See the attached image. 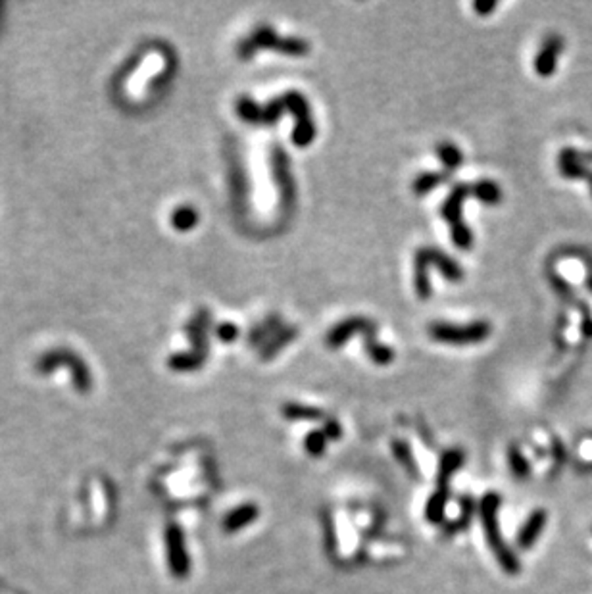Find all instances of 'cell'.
<instances>
[{
    "instance_id": "6da1fadb",
    "label": "cell",
    "mask_w": 592,
    "mask_h": 594,
    "mask_svg": "<svg viewBox=\"0 0 592 594\" xmlns=\"http://www.w3.org/2000/svg\"><path fill=\"white\" fill-rule=\"evenodd\" d=\"M285 112H291L296 120L293 133L294 144L302 146V148L312 144L313 137H315V125H313L312 116H310L308 100L296 91H291V93L275 98L267 106H258L246 96H240L237 103V114L240 116V120H245L248 123H272Z\"/></svg>"
},
{
    "instance_id": "7a4b0ae2",
    "label": "cell",
    "mask_w": 592,
    "mask_h": 594,
    "mask_svg": "<svg viewBox=\"0 0 592 594\" xmlns=\"http://www.w3.org/2000/svg\"><path fill=\"white\" fill-rule=\"evenodd\" d=\"M500 502H502V499L497 492H487L481 499V504H479L481 525H483L484 537H487V544L494 554L500 567L508 575H518L521 571V564H519L513 550L504 542L502 529H500V518H498Z\"/></svg>"
},
{
    "instance_id": "3957f363",
    "label": "cell",
    "mask_w": 592,
    "mask_h": 594,
    "mask_svg": "<svg viewBox=\"0 0 592 594\" xmlns=\"http://www.w3.org/2000/svg\"><path fill=\"white\" fill-rule=\"evenodd\" d=\"M354 333H361L364 335V342H366V352L379 366H387L395 360V350L388 349L385 344L377 342V329H375L373 321L366 320V318H350L341 323H337L325 337V344L329 349H339L344 342L354 335Z\"/></svg>"
},
{
    "instance_id": "277c9868",
    "label": "cell",
    "mask_w": 592,
    "mask_h": 594,
    "mask_svg": "<svg viewBox=\"0 0 592 594\" xmlns=\"http://www.w3.org/2000/svg\"><path fill=\"white\" fill-rule=\"evenodd\" d=\"M258 50H275L286 56H306L310 54V45L304 39H296V37H277L272 28H258L245 41H240L237 54L243 60H248Z\"/></svg>"
},
{
    "instance_id": "5b68a950",
    "label": "cell",
    "mask_w": 592,
    "mask_h": 594,
    "mask_svg": "<svg viewBox=\"0 0 592 594\" xmlns=\"http://www.w3.org/2000/svg\"><path fill=\"white\" fill-rule=\"evenodd\" d=\"M208 329H210V312L200 310L189 323V337L192 341V352H179L168 360L173 371H197L208 358Z\"/></svg>"
},
{
    "instance_id": "8992f818",
    "label": "cell",
    "mask_w": 592,
    "mask_h": 594,
    "mask_svg": "<svg viewBox=\"0 0 592 594\" xmlns=\"http://www.w3.org/2000/svg\"><path fill=\"white\" fill-rule=\"evenodd\" d=\"M468 197H475V183H456L441 208L443 218L448 221L452 229V239L462 250H470L473 245V235L462 219V208Z\"/></svg>"
},
{
    "instance_id": "52a82bcc",
    "label": "cell",
    "mask_w": 592,
    "mask_h": 594,
    "mask_svg": "<svg viewBox=\"0 0 592 594\" xmlns=\"http://www.w3.org/2000/svg\"><path fill=\"white\" fill-rule=\"evenodd\" d=\"M58 366H66V368L71 371V381H74L75 390L79 392H89L91 385H93V377H91V371L87 368V363L83 362V358L71 352V350H50V352H45V354L37 360L35 368L39 373H50L54 371Z\"/></svg>"
},
{
    "instance_id": "ba28073f",
    "label": "cell",
    "mask_w": 592,
    "mask_h": 594,
    "mask_svg": "<svg viewBox=\"0 0 592 594\" xmlns=\"http://www.w3.org/2000/svg\"><path fill=\"white\" fill-rule=\"evenodd\" d=\"M429 337L436 342H446V344H477L483 342L484 339H489L490 327L489 321H473L470 325H452V323H431L429 325Z\"/></svg>"
},
{
    "instance_id": "9c48e42d",
    "label": "cell",
    "mask_w": 592,
    "mask_h": 594,
    "mask_svg": "<svg viewBox=\"0 0 592 594\" xmlns=\"http://www.w3.org/2000/svg\"><path fill=\"white\" fill-rule=\"evenodd\" d=\"M166 548H168V564L173 577L185 579L191 573V558L185 547V535L181 527L170 523L166 529Z\"/></svg>"
},
{
    "instance_id": "30bf717a",
    "label": "cell",
    "mask_w": 592,
    "mask_h": 594,
    "mask_svg": "<svg viewBox=\"0 0 592 594\" xmlns=\"http://www.w3.org/2000/svg\"><path fill=\"white\" fill-rule=\"evenodd\" d=\"M423 266H435L441 274L446 277L452 283H460L463 279V269L458 266L456 260H452L450 256L439 250V248H433V246H423L415 252V264L414 267H423Z\"/></svg>"
},
{
    "instance_id": "8fae6325",
    "label": "cell",
    "mask_w": 592,
    "mask_h": 594,
    "mask_svg": "<svg viewBox=\"0 0 592 594\" xmlns=\"http://www.w3.org/2000/svg\"><path fill=\"white\" fill-rule=\"evenodd\" d=\"M546 521H548V513L542 508H537L529 513V518L525 519V523L521 525L518 533V547L523 548V550H529V548L535 544L540 537V533L545 531Z\"/></svg>"
},
{
    "instance_id": "7c38bea8",
    "label": "cell",
    "mask_w": 592,
    "mask_h": 594,
    "mask_svg": "<svg viewBox=\"0 0 592 594\" xmlns=\"http://www.w3.org/2000/svg\"><path fill=\"white\" fill-rule=\"evenodd\" d=\"M260 516L258 504L254 502H246L237 508H233L231 512L224 518V531L225 533H237L240 529L252 525Z\"/></svg>"
},
{
    "instance_id": "4fadbf2b",
    "label": "cell",
    "mask_w": 592,
    "mask_h": 594,
    "mask_svg": "<svg viewBox=\"0 0 592 594\" xmlns=\"http://www.w3.org/2000/svg\"><path fill=\"white\" fill-rule=\"evenodd\" d=\"M562 45H564V41H562V37H558V35H550V37L546 39L542 48H540V52H538L537 60H535V69H537L538 76L548 77L554 74V69H556V58H558V54L562 52Z\"/></svg>"
},
{
    "instance_id": "5bb4252c",
    "label": "cell",
    "mask_w": 592,
    "mask_h": 594,
    "mask_svg": "<svg viewBox=\"0 0 592 594\" xmlns=\"http://www.w3.org/2000/svg\"><path fill=\"white\" fill-rule=\"evenodd\" d=\"M463 465V452L462 450H448L441 458L439 464V473H436V487H448L452 475Z\"/></svg>"
},
{
    "instance_id": "9a60e30c",
    "label": "cell",
    "mask_w": 592,
    "mask_h": 594,
    "mask_svg": "<svg viewBox=\"0 0 592 594\" xmlns=\"http://www.w3.org/2000/svg\"><path fill=\"white\" fill-rule=\"evenodd\" d=\"M446 504H448V487H436L435 492L427 500V506H425V518L435 525L443 523Z\"/></svg>"
},
{
    "instance_id": "2e32d148",
    "label": "cell",
    "mask_w": 592,
    "mask_h": 594,
    "mask_svg": "<svg viewBox=\"0 0 592 594\" xmlns=\"http://www.w3.org/2000/svg\"><path fill=\"white\" fill-rule=\"evenodd\" d=\"M283 416L291 421H321L325 419V414L318 408H312V406H304V404H296V402H286L283 404Z\"/></svg>"
},
{
    "instance_id": "e0dca14e",
    "label": "cell",
    "mask_w": 592,
    "mask_h": 594,
    "mask_svg": "<svg viewBox=\"0 0 592 594\" xmlns=\"http://www.w3.org/2000/svg\"><path fill=\"white\" fill-rule=\"evenodd\" d=\"M170 221L178 231H191L192 227H197L198 223V212L191 206H181L171 214Z\"/></svg>"
},
{
    "instance_id": "ac0fdd59",
    "label": "cell",
    "mask_w": 592,
    "mask_h": 594,
    "mask_svg": "<svg viewBox=\"0 0 592 594\" xmlns=\"http://www.w3.org/2000/svg\"><path fill=\"white\" fill-rule=\"evenodd\" d=\"M393 454H395V458L400 462V465L406 470V472L412 475V477H417L419 475V472H417V464H415V458L414 454H412V448H410L408 444L402 443V441H395L393 443Z\"/></svg>"
},
{
    "instance_id": "d6986e66",
    "label": "cell",
    "mask_w": 592,
    "mask_h": 594,
    "mask_svg": "<svg viewBox=\"0 0 592 594\" xmlns=\"http://www.w3.org/2000/svg\"><path fill=\"white\" fill-rule=\"evenodd\" d=\"M475 198L477 200H481V202H484V204L494 206L500 202L502 191H500V187H498L497 183H492V181H477Z\"/></svg>"
},
{
    "instance_id": "ffe728a7",
    "label": "cell",
    "mask_w": 592,
    "mask_h": 594,
    "mask_svg": "<svg viewBox=\"0 0 592 594\" xmlns=\"http://www.w3.org/2000/svg\"><path fill=\"white\" fill-rule=\"evenodd\" d=\"M439 156H441V162L444 164V173H454L458 165L462 164V152L458 146L454 144H439Z\"/></svg>"
},
{
    "instance_id": "44dd1931",
    "label": "cell",
    "mask_w": 592,
    "mask_h": 594,
    "mask_svg": "<svg viewBox=\"0 0 592 594\" xmlns=\"http://www.w3.org/2000/svg\"><path fill=\"white\" fill-rule=\"evenodd\" d=\"M446 173H422L419 177L415 179L414 181V192L415 194H427L429 191H433L435 187H439V185L443 183V181H446Z\"/></svg>"
},
{
    "instance_id": "7402d4cb",
    "label": "cell",
    "mask_w": 592,
    "mask_h": 594,
    "mask_svg": "<svg viewBox=\"0 0 592 594\" xmlns=\"http://www.w3.org/2000/svg\"><path fill=\"white\" fill-rule=\"evenodd\" d=\"M327 441H329V438L325 437L323 429L310 431V433L306 435V441H304V448H306V452L310 454V456L318 458L325 452Z\"/></svg>"
},
{
    "instance_id": "603a6c76",
    "label": "cell",
    "mask_w": 592,
    "mask_h": 594,
    "mask_svg": "<svg viewBox=\"0 0 592 594\" xmlns=\"http://www.w3.org/2000/svg\"><path fill=\"white\" fill-rule=\"evenodd\" d=\"M508 460H510V467L513 475L518 479H527V475L531 473V467H529V462L525 460V456L521 454L518 446H511L510 452H508Z\"/></svg>"
},
{
    "instance_id": "cb8c5ba5",
    "label": "cell",
    "mask_w": 592,
    "mask_h": 594,
    "mask_svg": "<svg viewBox=\"0 0 592 594\" xmlns=\"http://www.w3.org/2000/svg\"><path fill=\"white\" fill-rule=\"evenodd\" d=\"M294 333H296V331H294V329H286L285 333H283V335H279L277 337V339H275V341L273 342H269V344H267L266 349H264V358H272L273 354H275V352H277V350L281 349V346H285L286 342L291 341V339H293L294 337Z\"/></svg>"
},
{
    "instance_id": "d4e9b609",
    "label": "cell",
    "mask_w": 592,
    "mask_h": 594,
    "mask_svg": "<svg viewBox=\"0 0 592 594\" xmlns=\"http://www.w3.org/2000/svg\"><path fill=\"white\" fill-rule=\"evenodd\" d=\"M216 337H218L221 342L237 341L238 327L237 325H233V323H229V321H225V323H221V325L216 327Z\"/></svg>"
},
{
    "instance_id": "484cf974",
    "label": "cell",
    "mask_w": 592,
    "mask_h": 594,
    "mask_svg": "<svg viewBox=\"0 0 592 594\" xmlns=\"http://www.w3.org/2000/svg\"><path fill=\"white\" fill-rule=\"evenodd\" d=\"M323 433L329 441H339L342 437V427L339 425V421L335 419H327L325 427H323Z\"/></svg>"
},
{
    "instance_id": "4316f807",
    "label": "cell",
    "mask_w": 592,
    "mask_h": 594,
    "mask_svg": "<svg viewBox=\"0 0 592 594\" xmlns=\"http://www.w3.org/2000/svg\"><path fill=\"white\" fill-rule=\"evenodd\" d=\"M473 8H475L479 14H489V12H492L494 8H497V2H475L473 4Z\"/></svg>"
}]
</instances>
